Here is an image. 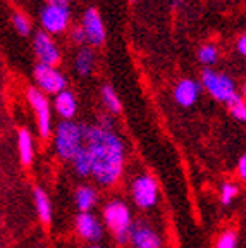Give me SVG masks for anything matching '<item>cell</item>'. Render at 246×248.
Returning a JSON list of instances; mask_svg holds the SVG:
<instances>
[{
    "instance_id": "cell-1",
    "label": "cell",
    "mask_w": 246,
    "mask_h": 248,
    "mask_svg": "<svg viewBox=\"0 0 246 248\" xmlns=\"http://www.w3.org/2000/svg\"><path fill=\"white\" fill-rule=\"evenodd\" d=\"M85 145L92 157V176L102 186L119 181L124 170V143L114 131L83 124Z\"/></svg>"
},
{
    "instance_id": "cell-2",
    "label": "cell",
    "mask_w": 246,
    "mask_h": 248,
    "mask_svg": "<svg viewBox=\"0 0 246 248\" xmlns=\"http://www.w3.org/2000/svg\"><path fill=\"white\" fill-rule=\"evenodd\" d=\"M104 221L112 231V236L119 245H126L129 241L131 229H133V217L129 207L121 200H112L104 209Z\"/></svg>"
},
{
    "instance_id": "cell-3",
    "label": "cell",
    "mask_w": 246,
    "mask_h": 248,
    "mask_svg": "<svg viewBox=\"0 0 246 248\" xmlns=\"http://www.w3.org/2000/svg\"><path fill=\"white\" fill-rule=\"evenodd\" d=\"M83 147H85L83 124L62 121L55 129V150L59 157L64 160H73Z\"/></svg>"
},
{
    "instance_id": "cell-4",
    "label": "cell",
    "mask_w": 246,
    "mask_h": 248,
    "mask_svg": "<svg viewBox=\"0 0 246 248\" xmlns=\"http://www.w3.org/2000/svg\"><path fill=\"white\" fill-rule=\"evenodd\" d=\"M201 81H203V88L210 93L212 97L219 102H224V104H229L238 95L236 85L231 78L222 73H215L208 67L201 71Z\"/></svg>"
},
{
    "instance_id": "cell-5",
    "label": "cell",
    "mask_w": 246,
    "mask_h": 248,
    "mask_svg": "<svg viewBox=\"0 0 246 248\" xmlns=\"http://www.w3.org/2000/svg\"><path fill=\"white\" fill-rule=\"evenodd\" d=\"M131 195L139 209H152L158 200V186L157 181L150 174H139L131 185Z\"/></svg>"
},
{
    "instance_id": "cell-6",
    "label": "cell",
    "mask_w": 246,
    "mask_h": 248,
    "mask_svg": "<svg viewBox=\"0 0 246 248\" xmlns=\"http://www.w3.org/2000/svg\"><path fill=\"white\" fill-rule=\"evenodd\" d=\"M35 81L38 83V88L43 93L55 95V97H57L59 93L65 92V85H67L64 74L59 73L55 67L45 66V64H36Z\"/></svg>"
},
{
    "instance_id": "cell-7",
    "label": "cell",
    "mask_w": 246,
    "mask_h": 248,
    "mask_svg": "<svg viewBox=\"0 0 246 248\" xmlns=\"http://www.w3.org/2000/svg\"><path fill=\"white\" fill-rule=\"evenodd\" d=\"M28 100L31 107L35 110L36 121H38V131L42 138H48L52 133V123H50V105L48 100L43 95L40 88H30L28 90Z\"/></svg>"
},
{
    "instance_id": "cell-8",
    "label": "cell",
    "mask_w": 246,
    "mask_h": 248,
    "mask_svg": "<svg viewBox=\"0 0 246 248\" xmlns=\"http://www.w3.org/2000/svg\"><path fill=\"white\" fill-rule=\"evenodd\" d=\"M69 5H50L46 4L42 9L40 19L42 26L48 33H62L65 28L69 26Z\"/></svg>"
},
{
    "instance_id": "cell-9",
    "label": "cell",
    "mask_w": 246,
    "mask_h": 248,
    "mask_svg": "<svg viewBox=\"0 0 246 248\" xmlns=\"http://www.w3.org/2000/svg\"><path fill=\"white\" fill-rule=\"evenodd\" d=\"M33 45H35V52L36 57L40 59V64L55 67L61 62V52H59L57 45H55L54 40L50 38V35L46 31H38L36 33Z\"/></svg>"
},
{
    "instance_id": "cell-10",
    "label": "cell",
    "mask_w": 246,
    "mask_h": 248,
    "mask_svg": "<svg viewBox=\"0 0 246 248\" xmlns=\"http://www.w3.org/2000/svg\"><path fill=\"white\" fill-rule=\"evenodd\" d=\"M76 232L90 243H96L104 238V226L92 212H79L76 216Z\"/></svg>"
},
{
    "instance_id": "cell-11",
    "label": "cell",
    "mask_w": 246,
    "mask_h": 248,
    "mask_svg": "<svg viewBox=\"0 0 246 248\" xmlns=\"http://www.w3.org/2000/svg\"><path fill=\"white\" fill-rule=\"evenodd\" d=\"M129 241L135 248H162V240L158 232L145 221H136L133 224Z\"/></svg>"
},
{
    "instance_id": "cell-12",
    "label": "cell",
    "mask_w": 246,
    "mask_h": 248,
    "mask_svg": "<svg viewBox=\"0 0 246 248\" xmlns=\"http://www.w3.org/2000/svg\"><path fill=\"white\" fill-rule=\"evenodd\" d=\"M83 28H85L86 36H88V43L98 46L105 42V28L96 9H86L85 16H83Z\"/></svg>"
},
{
    "instance_id": "cell-13",
    "label": "cell",
    "mask_w": 246,
    "mask_h": 248,
    "mask_svg": "<svg viewBox=\"0 0 246 248\" xmlns=\"http://www.w3.org/2000/svg\"><path fill=\"white\" fill-rule=\"evenodd\" d=\"M201 92V85L195 79H183L174 88V100L183 107H189L196 102Z\"/></svg>"
},
{
    "instance_id": "cell-14",
    "label": "cell",
    "mask_w": 246,
    "mask_h": 248,
    "mask_svg": "<svg viewBox=\"0 0 246 248\" xmlns=\"http://www.w3.org/2000/svg\"><path fill=\"white\" fill-rule=\"evenodd\" d=\"M54 105H55V110H57V114L64 121H71V117H74V114H76V108H77L76 98H74V95L69 92V90H65V92L59 93L57 97H55V104Z\"/></svg>"
},
{
    "instance_id": "cell-15",
    "label": "cell",
    "mask_w": 246,
    "mask_h": 248,
    "mask_svg": "<svg viewBox=\"0 0 246 248\" xmlns=\"http://www.w3.org/2000/svg\"><path fill=\"white\" fill-rule=\"evenodd\" d=\"M33 197H35V209L36 214H38L40 221L43 224H50L52 221V205H50V200L46 197V193L36 186L35 190H33Z\"/></svg>"
},
{
    "instance_id": "cell-16",
    "label": "cell",
    "mask_w": 246,
    "mask_h": 248,
    "mask_svg": "<svg viewBox=\"0 0 246 248\" xmlns=\"http://www.w3.org/2000/svg\"><path fill=\"white\" fill-rule=\"evenodd\" d=\"M74 200H76V207L79 209V212H90L96 205L98 197L92 186H79L74 195Z\"/></svg>"
},
{
    "instance_id": "cell-17",
    "label": "cell",
    "mask_w": 246,
    "mask_h": 248,
    "mask_svg": "<svg viewBox=\"0 0 246 248\" xmlns=\"http://www.w3.org/2000/svg\"><path fill=\"white\" fill-rule=\"evenodd\" d=\"M17 148H19V159L24 166H30L33 162V138H31L30 131L28 129H19L17 133Z\"/></svg>"
},
{
    "instance_id": "cell-18",
    "label": "cell",
    "mask_w": 246,
    "mask_h": 248,
    "mask_svg": "<svg viewBox=\"0 0 246 248\" xmlns=\"http://www.w3.org/2000/svg\"><path fill=\"white\" fill-rule=\"evenodd\" d=\"M76 71L79 76H88L93 71V64H95V54L90 48H79L76 55Z\"/></svg>"
},
{
    "instance_id": "cell-19",
    "label": "cell",
    "mask_w": 246,
    "mask_h": 248,
    "mask_svg": "<svg viewBox=\"0 0 246 248\" xmlns=\"http://www.w3.org/2000/svg\"><path fill=\"white\" fill-rule=\"evenodd\" d=\"M71 162H73V167H74V170H76V174L92 176V157H90V152H88V148H86V145L77 152L76 157H74Z\"/></svg>"
},
{
    "instance_id": "cell-20",
    "label": "cell",
    "mask_w": 246,
    "mask_h": 248,
    "mask_svg": "<svg viewBox=\"0 0 246 248\" xmlns=\"http://www.w3.org/2000/svg\"><path fill=\"white\" fill-rule=\"evenodd\" d=\"M102 100H104V105L107 107L108 112H112V114H119L121 112L123 105H121L119 97H117V93L114 92V88H112V86L105 85L104 88H102Z\"/></svg>"
},
{
    "instance_id": "cell-21",
    "label": "cell",
    "mask_w": 246,
    "mask_h": 248,
    "mask_svg": "<svg viewBox=\"0 0 246 248\" xmlns=\"http://www.w3.org/2000/svg\"><path fill=\"white\" fill-rule=\"evenodd\" d=\"M217 59H219V52H217V46L215 45H203L198 50V61L205 66H212V64H215Z\"/></svg>"
},
{
    "instance_id": "cell-22",
    "label": "cell",
    "mask_w": 246,
    "mask_h": 248,
    "mask_svg": "<svg viewBox=\"0 0 246 248\" xmlns=\"http://www.w3.org/2000/svg\"><path fill=\"white\" fill-rule=\"evenodd\" d=\"M227 107H229V112L238 121H246V102L243 100L239 95H236V97L227 104Z\"/></svg>"
},
{
    "instance_id": "cell-23",
    "label": "cell",
    "mask_w": 246,
    "mask_h": 248,
    "mask_svg": "<svg viewBox=\"0 0 246 248\" xmlns=\"http://www.w3.org/2000/svg\"><path fill=\"white\" fill-rule=\"evenodd\" d=\"M12 24H14L15 31H17L19 35H23V36L30 35L31 23L23 12H14V14H12Z\"/></svg>"
},
{
    "instance_id": "cell-24",
    "label": "cell",
    "mask_w": 246,
    "mask_h": 248,
    "mask_svg": "<svg viewBox=\"0 0 246 248\" xmlns=\"http://www.w3.org/2000/svg\"><path fill=\"white\" fill-rule=\"evenodd\" d=\"M238 247V234L232 229H227L217 238L215 248H236Z\"/></svg>"
},
{
    "instance_id": "cell-25",
    "label": "cell",
    "mask_w": 246,
    "mask_h": 248,
    "mask_svg": "<svg viewBox=\"0 0 246 248\" xmlns=\"http://www.w3.org/2000/svg\"><path fill=\"white\" fill-rule=\"evenodd\" d=\"M236 195H238V186L232 185V183H226L220 188V202H222L224 205H229L234 200Z\"/></svg>"
},
{
    "instance_id": "cell-26",
    "label": "cell",
    "mask_w": 246,
    "mask_h": 248,
    "mask_svg": "<svg viewBox=\"0 0 246 248\" xmlns=\"http://www.w3.org/2000/svg\"><path fill=\"white\" fill-rule=\"evenodd\" d=\"M71 40H73L74 43H85L88 42V36H86V31L83 26H76L71 30Z\"/></svg>"
},
{
    "instance_id": "cell-27",
    "label": "cell",
    "mask_w": 246,
    "mask_h": 248,
    "mask_svg": "<svg viewBox=\"0 0 246 248\" xmlns=\"http://www.w3.org/2000/svg\"><path fill=\"white\" fill-rule=\"evenodd\" d=\"M100 124H98V126H100V128H104V129H108V131H112V117L108 116V114H102L100 116Z\"/></svg>"
},
{
    "instance_id": "cell-28",
    "label": "cell",
    "mask_w": 246,
    "mask_h": 248,
    "mask_svg": "<svg viewBox=\"0 0 246 248\" xmlns=\"http://www.w3.org/2000/svg\"><path fill=\"white\" fill-rule=\"evenodd\" d=\"M238 172H239V178L246 179V155H243L241 159H239V164H238Z\"/></svg>"
},
{
    "instance_id": "cell-29",
    "label": "cell",
    "mask_w": 246,
    "mask_h": 248,
    "mask_svg": "<svg viewBox=\"0 0 246 248\" xmlns=\"http://www.w3.org/2000/svg\"><path fill=\"white\" fill-rule=\"evenodd\" d=\"M238 50H239V54H243L246 57V35H243L241 38L238 40Z\"/></svg>"
},
{
    "instance_id": "cell-30",
    "label": "cell",
    "mask_w": 246,
    "mask_h": 248,
    "mask_svg": "<svg viewBox=\"0 0 246 248\" xmlns=\"http://www.w3.org/2000/svg\"><path fill=\"white\" fill-rule=\"evenodd\" d=\"M50 5H67V0H46Z\"/></svg>"
},
{
    "instance_id": "cell-31",
    "label": "cell",
    "mask_w": 246,
    "mask_h": 248,
    "mask_svg": "<svg viewBox=\"0 0 246 248\" xmlns=\"http://www.w3.org/2000/svg\"><path fill=\"white\" fill-rule=\"evenodd\" d=\"M243 93H245V98H246V85H245V88H243Z\"/></svg>"
},
{
    "instance_id": "cell-32",
    "label": "cell",
    "mask_w": 246,
    "mask_h": 248,
    "mask_svg": "<svg viewBox=\"0 0 246 248\" xmlns=\"http://www.w3.org/2000/svg\"><path fill=\"white\" fill-rule=\"evenodd\" d=\"M88 248H102V247H96V245H93V247H88Z\"/></svg>"
},
{
    "instance_id": "cell-33",
    "label": "cell",
    "mask_w": 246,
    "mask_h": 248,
    "mask_svg": "<svg viewBox=\"0 0 246 248\" xmlns=\"http://www.w3.org/2000/svg\"><path fill=\"white\" fill-rule=\"evenodd\" d=\"M129 2H131V4H135V2H136V0H129Z\"/></svg>"
}]
</instances>
